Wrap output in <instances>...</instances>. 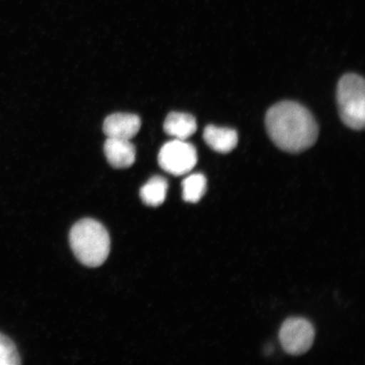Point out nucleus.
I'll return each mask as SVG.
<instances>
[{
  "mask_svg": "<svg viewBox=\"0 0 365 365\" xmlns=\"http://www.w3.org/2000/svg\"><path fill=\"white\" fill-rule=\"evenodd\" d=\"M166 134L178 140H185L192 136L197 130V123L191 114L172 112L166 118L163 125Z\"/></svg>",
  "mask_w": 365,
  "mask_h": 365,
  "instance_id": "1a4fd4ad",
  "label": "nucleus"
},
{
  "mask_svg": "<svg viewBox=\"0 0 365 365\" xmlns=\"http://www.w3.org/2000/svg\"><path fill=\"white\" fill-rule=\"evenodd\" d=\"M168 189V181L164 178L154 176L140 189V198L150 207H158L165 200Z\"/></svg>",
  "mask_w": 365,
  "mask_h": 365,
  "instance_id": "9d476101",
  "label": "nucleus"
},
{
  "mask_svg": "<svg viewBox=\"0 0 365 365\" xmlns=\"http://www.w3.org/2000/svg\"><path fill=\"white\" fill-rule=\"evenodd\" d=\"M141 120L135 114L113 113L103 123V132L108 138L130 140L140 129Z\"/></svg>",
  "mask_w": 365,
  "mask_h": 365,
  "instance_id": "423d86ee",
  "label": "nucleus"
},
{
  "mask_svg": "<svg viewBox=\"0 0 365 365\" xmlns=\"http://www.w3.org/2000/svg\"><path fill=\"white\" fill-rule=\"evenodd\" d=\"M21 364L19 353L13 341L0 333V365H17Z\"/></svg>",
  "mask_w": 365,
  "mask_h": 365,
  "instance_id": "f8f14e48",
  "label": "nucleus"
},
{
  "mask_svg": "<svg viewBox=\"0 0 365 365\" xmlns=\"http://www.w3.org/2000/svg\"><path fill=\"white\" fill-rule=\"evenodd\" d=\"M337 105L342 122L350 129L361 130L365 124V86L363 77L342 76L337 85Z\"/></svg>",
  "mask_w": 365,
  "mask_h": 365,
  "instance_id": "7ed1b4c3",
  "label": "nucleus"
},
{
  "mask_svg": "<svg viewBox=\"0 0 365 365\" xmlns=\"http://www.w3.org/2000/svg\"><path fill=\"white\" fill-rule=\"evenodd\" d=\"M207 179L202 173H195L185 178L182 182V198L187 202H198L207 190Z\"/></svg>",
  "mask_w": 365,
  "mask_h": 365,
  "instance_id": "9b49d317",
  "label": "nucleus"
},
{
  "mask_svg": "<svg viewBox=\"0 0 365 365\" xmlns=\"http://www.w3.org/2000/svg\"><path fill=\"white\" fill-rule=\"evenodd\" d=\"M264 122L274 144L285 152L301 153L317 143V121L299 103L285 101L274 105L267 111Z\"/></svg>",
  "mask_w": 365,
  "mask_h": 365,
  "instance_id": "f257e3e1",
  "label": "nucleus"
},
{
  "mask_svg": "<svg viewBox=\"0 0 365 365\" xmlns=\"http://www.w3.org/2000/svg\"><path fill=\"white\" fill-rule=\"evenodd\" d=\"M158 163L164 171L173 175H185L197 163V152L193 145L175 139L160 150Z\"/></svg>",
  "mask_w": 365,
  "mask_h": 365,
  "instance_id": "20e7f679",
  "label": "nucleus"
},
{
  "mask_svg": "<svg viewBox=\"0 0 365 365\" xmlns=\"http://www.w3.org/2000/svg\"><path fill=\"white\" fill-rule=\"evenodd\" d=\"M203 138L210 148L219 153L232 152L238 145V133L230 128L208 125L205 127Z\"/></svg>",
  "mask_w": 365,
  "mask_h": 365,
  "instance_id": "6e6552de",
  "label": "nucleus"
},
{
  "mask_svg": "<svg viewBox=\"0 0 365 365\" xmlns=\"http://www.w3.org/2000/svg\"><path fill=\"white\" fill-rule=\"evenodd\" d=\"M279 339L282 349L291 355L307 353L314 340L312 323L302 318L287 319L282 326Z\"/></svg>",
  "mask_w": 365,
  "mask_h": 365,
  "instance_id": "39448f33",
  "label": "nucleus"
},
{
  "mask_svg": "<svg viewBox=\"0 0 365 365\" xmlns=\"http://www.w3.org/2000/svg\"><path fill=\"white\" fill-rule=\"evenodd\" d=\"M70 243L78 261L89 267L101 266L110 252V238L106 228L93 219H83L72 227Z\"/></svg>",
  "mask_w": 365,
  "mask_h": 365,
  "instance_id": "f03ea898",
  "label": "nucleus"
},
{
  "mask_svg": "<svg viewBox=\"0 0 365 365\" xmlns=\"http://www.w3.org/2000/svg\"><path fill=\"white\" fill-rule=\"evenodd\" d=\"M104 154L112 167L127 168L133 165L136 150L130 140L108 138L104 143Z\"/></svg>",
  "mask_w": 365,
  "mask_h": 365,
  "instance_id": "0eeeda50",
  "label": "nucleus"
}]
</instances>
